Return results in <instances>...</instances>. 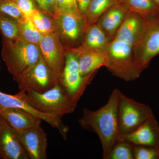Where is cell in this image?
I'll return each instance as SVG.
<instances>
[{"label":"cell","instance_id":"obj_1","mask_svg":"<svg viewBox=\"0 0 159 159\" xmlns=\"http://www.w3.org/2000/svg\"><path fill=\"white\" fill-rule=\"evenodd\" d=\"M120 91L114 89L107 102L97 110L84 108L82 116L78 120L81 128L95 133L99 137L104 159H107L112 148L121 137L118 116Z\"/></svg>","mask_w":159,"mask_h":159},{"label":"cell","instance_id":"obj_2","mask_svg":"<svg viewBox=\"0 0 159 159\" xmlns=\"http://www.w3.org/2000/svg\"><path fill=\"white\" fill-rule=\"evenodd\" d=\"M23 92L27 102L36 110L61 118L74 112L77 107L60 83L43 93L31 90Z\"/></svg>","mask_w":159,"mask_h":159},{"label":"cell","instance_id":"obj_3","mask_svg":"<svg viewBox=\"0 0 159 159\" xmlns=\"http://www.w3.org/2000/svg\"><path fill=\"white\" fill-rule=\"evenodd\" d=\"M133 49L127 43L113 38L105 49V67L113 76L127 82L138 79L142 73L136 66Z\"/></svg>","mask_w":159,"mask_h":159},{"label":"cell","instance_id":"obj_4","mask_svg":"<svg viewBox=\"0 0 159 159\" xmlns=\"http://www.w3.org/2000/svg\"><path fill=\"white\" fill-rule=\"evenodd\" d=\"M2 46L1 56L13 77L37 62L41 57L39 45L20 39H2Z\"/></svg>","mask_w":159,"mask_h":159},{"label":"cell","instance_id":"obj_5","mask_svg":"<svg viewBox=\"0 0 159 159\" xmlns=\"http://www.w3.org/2000/svg\"><path fill=\"white\" fill-rule=\"evenodd\" d=\"M153 116L150 107L127 97L120 91L118 116L121 137L133 131Z\"/></svg>","mask_w":159,"mask_h":159},{"label":"cell","instance_id":"obj_6","mask_svg":"<svg viewBox=\"0 0 159 159\" xmlns=\"http://www.w3.org/2000/svg\"><path fill=\"white\" fill-rule=\"evenodd\" d=\"M13 79L20 91H33L43 93L54 87L60 81L42 57Z\"/></svg>","mask_w":159,"mask_h":159},{"label":"cell","instance_id":"obj_7","mask_svg":"<svg viewBox=\"0 0 159 159\" xmlns=\"http://www.w3.org/2000/svg\"><path fill=\"white\" fill-rule=\"evenodd\" d=\"M66 48L65 64L60 84L69 98L77 104L95 74L83 76L80 70L77 54Z\"/></svg>","mask_w":159,"mask_h":159},{"label":"cell","instance_id":"obj_8","mask_svg":"<svg viewBox=\"0 0 159 159\" xmlns=\"http://www.w3.org/2000/svg\"><path fill=\"white\" fill-rule=\"evenodd\" d=\"M133 51L136 66L142 72L159 54V15L146 20L143 34Z\"/></svg>","mask_w":159,"mask_h":159},{"label":"cell","instance_id":"obj_9","mask_svg":"<svg viewBox=\"0 0 159 159\" xmlns=\"http://www.w3.org/2000/svg\"><path fill=\"white\" fill-rule=\"evenodd\" d=\"M54 18L55 32L63 45L69 48L79 47L87 28L85 17L69 13H57Z\"/></svg>","mask_w":159,"mask_h":159},{"label":"cell","instance_id":"obj_10","mask_svg":"<svg viewBox=\"0 0 159 159\" xmlns=\"http://www.w3.org/2000/svg\"><path fill=\"white\" fill-rule=\"evenodd\" d=\"M0 108H17L25 111L47 122L53 128L57 129L63 139L65 140L67 139L69 127L64 124L61 118L36 110L27 102L22 91L15 95L0 91Z\"/></svg>","mask_w":159,"mask_h":159},{"label":"cell","instance_id":"obj_11","mask_svg":"<svg viewBox=\"0 0 159 159\" xmlns=\"http://www.w3.org/2000/svg\"><path fill=\"white\" fill-rule=\"evenodd\" d=\"M43 59L60 81L66 50L56 32L43 34L39 44Z\"/></svg>","mask_w":159,"mask_h":159},{"label":"cell","instance_id":"obj_12","mask_svg":"<svg viewBox=\"0 0 159 159\" xmlns=\"http://www.w3.org/2000/svg\"><path fill=\"white\" fill-rule=\"evenodd\" d=\"M16 132L29 159L48 158V135L41 125Z\"/></svg>","mask_w":159,"mask_h":159},{"label":"cell","instance_id":"obj_13","mask_svg":"<svg viewBox=\"0 0 159 159\" xmlns=\"http://www.w3.org/2000/svg\"><path fill=\"white\" fill-rule=\"evenodd\" d=\"M0 158L29 159L17 133L0 115Z\"/></svg>","mask_w":159,"mask_h":159},{"label":"cell","instance_id":"obj_14","mask_svg":"<svg viewBox=\"0 0 159 159\" xmlns=\"http://www.w3.org/2000/svg\"><path fill=\"white\" fill-rule=\"evenodd\" d=\"M134 145L159 147V125L154 116L151 117L136 129L120 137Z\"/></svg>","mask_w":159,"mask_h":159},{"label":"cell","instance_id":"obj_15","mask_svg":"<svg viewBox=\"0 0 159 159\" xmlns=\"http://www.w3.org/2000/svg\"><path fill=\"white\" fill-rule=\"evenodd\" d=\"M146 24V20L144 18L129 11L113 38L134 47L142 36Z\"/></svg>","mask_w":159,"mask_h":159},{"label":"cell","instance_id":"obj_16","mask_svg":"<svg viewBox=\"0 0 159 159\" xmlns=\"http://www.w3.org/2000/svg\"><path fill=\"white\" fill-rule=\"evenodd\" d=\"M129 12L128 7L121 2L111 7L97 21L110 40L113 38Z\"/></svg>","mask_w":159,"mask_h":159},{"label":"cell","instance_id":"obj_17","mask_svg":"<svg viewBox=\"0 0 159 159\" xmlns=\"http://www.w3.org/2000/svg\"><path fill=\"white\" fill-rule=\"evenodd\" d=\"M66 48L77 54L80 70L83 76L96 74L100 68L105 67L107 57L105 51L79 50Z\"/></svg>","mask_w":159,"mask_h":159},{"label":"cell","instance_id":"obj_18","mask_svg":"<svg viewBox=\"0 0 159 159\" xmlns=\"http://www.w3.org/2000/svg\"><path fill=\"white\" fill-rule=\"evenodd\" d=\"M0 115L16 131L41 125L42 120L29 112L13 108H0Z\"/></svg>","mask_w":159,"mask_h":159},{"label":"cell","instance_id":"obj_19","mask_svg":"<svg viewBox=\"0 0 159 159\" xmlns=\"http://www.w3.org/2000/svg\"><path fill=\"white\" fill-rule=\"evenodd\" d=\"M110 41L105 32L96 23L87 28L81 44L74 48L79 50L104 51Z\"/></svg>","mask_w":159,"mask_h":159},{"label":"cell","instance_id":"obj_20","mask_svg":"<svg viewBox=\"0 0 159 159\" xmlns=\"http://www.w3.org/2000/svg\"><path fill=\"white\" fill-rule=\"evenodd\" d=\"M129 11L141 16L145 20L159 15V6L154 0H121Z\"/></svg>","mask_w":159,"mask_h":159},{"label":"cell","instance_id":"obj_21","mask_svg":"<svg viewBox=\"0 0 159 159\" xmlns=\"http://www.w3.org/2000/svg\"><path fill=\"white\" fill-rule=\"evenodd\" d=\"M121 2V0H92L85 16L87 28L97 23L108 9Z\"/></svg>","mask_w":159,"mask_h":159},{"label":"cell","instance_id":"obj_22","mask_svg":"<svg viewBox=\"0 0 159 159\" xmlns=\"http://www.w3.org/2000/svg\"><path fill=\"white\" fill-rule=\"evenodd\" d=\"M20 39L26 42L39 45L43 34L34 25L30 17L25 16L18 21Z\"/></svg>","mask_w":159,"mask_h":159},{"label":"cell","instance_id":"obj_23","mask_svg":"<svg viewBox=\"0 0 159 159\" xmlns=\"http://www.w3.org/2000/svg\"><path fill=\"white\" fill-rule=\"evenodd\" d=\"M29 17L36 29L43 34L55 32L54 18L39 9L33 11Z\"/></svg>","mask_w":159,"mask_h":159},{"label":"cell","instance_id":"obj_24","mask_svg":"<svg viewBox=\"0 0 159 159\" xmlns=\"http://www.w3.org/2000/svg\"><path fill=\"white\" fill-rule=\"evenodd\" d=\"M0 32L2 39L8 40L20 39L18 21L12 18L0 14Z\"/></svg>","mask_w":159,"mask_h":159},{"label":"cell","instance_id":"obj_25","mask_svg":"<svg viewBox=\"0 0 159 159\" xmlns=\"http://www.w3.org/2000/svg\"><path fill=\"white\" fill-rule=\"evenodd\" d=\"M133 147L129 142L120 139L114 145L107 159H134Z\"/></svg>","mask_w":159,"mask_h":159},{"label":"cell","instance_id":"obj_26","mask_svg":"<svg viewBox=\"0 0 159 159\" xmlns=\"http://www.w3.org/2000/svg\"><path fill=\"white\" fill-rule=\"evenodd\" d=\"M134 159H159V147L134 145Z\"/></svg>","mask_w":159,"mask_h":159},{"label":"cell","instance_id":"obj_27","mask_svg":"<svg viewBox=\"0 0 159 159\" xmlns=\"http://www.w3.org/2000/svg\"><path fill=\"white\" fill-rule=\"evenodd\" d=\"M0 14L12 18L17 21L25 16L10 0H0Z\"/></svg>","mask_w":159,"mask_h":159},{"label":"cell","instance_id":"obj_28","mask_svg":"<svg viewBox=\"0 0 159 159\" xmlns=\"http://www.w3.org/2000/svg\"><path fill=\"white\" fill-rule=\"evenodd\" d=\"M57 13L83 16L80 12L76 0H56V14Z\"/></svg>","mask_w":159,"mask_h":159},{"label":"cell","instance_id":"obj_29","mask_svg":"<svg viewBox=\"0 0 159 159\" xmlns=\"http://www.w3.org/2000/svg\"><path fill=\"white\" fill-rule=\"evenodd\" d=\"M14 3L22 12L29 16L36 9H39L34 0H10Z\"/></svg>","mask_w":159,"mask_h":159},{"label":"cell","instance_id":"obj_30","mask_svg":"<svg viewBox=\"0 0 159 159\" xmlns=\"http://www.w3.org/2000/svg\"><path fill=\"white\" fill-rule=\"evenodd\" d=\"M42 11L54 17L56 14V0H34Z\"/></svg>","mask_w":159,"mask_h":159},{"label":"cell","instance_id":"obj_31","mask_svg":"<svg viewBox=\"0 0 159 159\" xmlns=\"http://www.w3.org/2000/svg\"><path fill=\"white\" fill-rule=\"evenodd\" d=\"M92 0H76L80 12L85 17Z\"/></svg>","mask_w":159,"mask_h":159},{"label":"cell","instance_id":"obj_32","mask_svg":"<svg viewBox=\"0 0 159 159\" xmlns=\"http://www.w3.org/2000/svg\"><path fill=\"white\" fill-rule=\"evenodd\" d=\"M154 1L155 2H156V3L159 6V0H154Z\"/></svg>","mask_w":159,"mask_h":159},{"label":"cell","instance_id":"obj_33","mask_svg":"<svg viewBox=\"0 0 159 159\" xmlns=\"http://www.w3.org/2000/svg\"><path fill=\"white\" fill-rule=\"evenodd\" d=\"M1 69V61H0V70Z\"/></svg>","mask_w":159,"mask_h":159}]
</instances>
